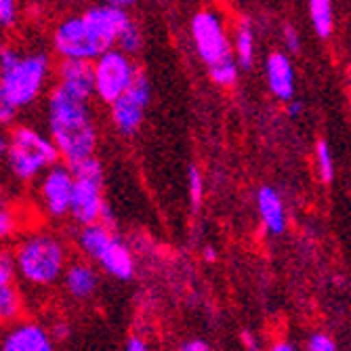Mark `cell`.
Wrapping results in <instances>:
<instances>
[{"label":"cell","mask_w":351,"mask_h":351,"mask_svg":"<svg viewBox=\"0 0 351 351\" xmlns=\"http://www.w3.org/2000/svg\"><path fill=\"white\" fill-rule=\"evenodd\" d=\"M152 104V82L145 70H139L133 86L126 90L120 99L110 106V120L114 129L124 135L133 137L145 120V110Z\"/></svg>","instance_id":"cell-10"},{"label":"cell","mask_w":351,"mask_h":351,"mask_svg":"<svg viewBox=\"0 0 351 351\" xmlns=\"http://www.w3.org/2000/svg\"><path fill=\"white\" fill-rule=\"evenodd\" d=\"M240 72H242V68H240V63H238L236 55H232V57H228V59H223V61H219V63H215V66L208 68L210 80H213L217 86H223V88L234 86V84L238 82V78H240Z\"/></svg>","instance_id":"cell-20"},{"label":"cell","mask_w":351,"mask_h":351,"mask_svg":"<svg viewBox=\"0 0 351 351\" xmlns=\"http://www.w3.org/2000/svg\"><path fill=\"white\" fill-rule=\"evenodd\" d=\"M257 210L261 223L267 234L282 236L289 226V215H286V204L280 196V191L271 185H263L257 191Z\"/></svg>","instance_id":"cell-14"},{"label":"cell","mask_w":351,"mask_h":351,"mask_svg":"<svg viewBox=\"0 0 351 351\" xmlns=\"http://www.w3.org/2000/svg\"><path fill=\"white\" fill-rule=\"evenodd\" d=\"M204 257H206V261H213V259H217V252H215V248H204Z\"/></svg>","instance_id":"cell-34"},{"label":"cell","mask_w":351,"mask_h":351,"mask_svg":"<svg viewBox=\"0 0 351 351\" xmlns=\"http://www.w3.org/2000/svg\"><path fill=\"white\" fill-rule=\"evenodd\" d=\"M179 351H210V349L202 341H189V343H183L179 347Z\"/></svg>","instance_id":"cell-30"},{"label":"cell","mask_w":351,"mask_h":351,"mask_svg":"<svg viewBox=\"0 0 351 351\" xmlns=\"http://www.w3.org/2000/svg\"><path fill=\"white\" fill-rule=\"evenodd\" d=\"M15 265L32 284H53L66 271V248L51 234H34L19 244Z\"/></svg>","instance_id":"cell-4"},{"label":"cell","mask_w":351,"mask_h":351,"mask_svg":"<svg viewBox=\"0 0 351 351\" xmlns=\"http://www.w3.org/2000/svg\"><path fill=\"white\" fill-rule=\"evenodd\" d=\"M55 3H63V5H72V3H78V0H55Z\"/></svg>","instance_id":"cell-37"},{"label":"cell","mask_w":351,"mask_h":351,"mask_svg":"<svg viewBox=\"0 0 351 351\" xmlns=\"http://www.w3.org/2000/svg\"><path fill=\"white\" fill-rule=\"evenodd\" d=\"M0 152L9 173L21 183L40 179L51 167L61 162L53 137L29 124H15L0 141Z\"/></svg>","instance_id":"cell-3"},{"label":"cell","mask_w":351,"mask_h":351,"mask_svg":"<svg viewBox=\"0 0 351 351\" xmlns=\"http://www.w3.org/2000/svg\"><path fill=\"white\" fill-rule=\"evenodd\" d=\"M70 167L76 177L70 217L80 228L97 223L104 215V208L108 206L106 196H104V187H106L104 165L97 156H90Z\"/></svg>","instance_id":"cell-6"},{"label":"cell","mask_w":351,"mask_h":351,"mask_svg":"<svg viewBox=\"0 0 351 351\" xmlns=\"http://www.w3.org/2000/svg\"><path fill=\"white\" fill-rule=\"evenodd\" d=\"M55 76L51 55L45 49L19 51L5 45L0 51V122L9 126L19 112L34 106Z\"/></svg>","instance_id":"cell-1"},{"label":"cell","mask_w":351,"mask_h":351,"mask_svg":"<svg viewBox=\"0 0 351 351\" xmlns=\"http://www.w3.org/2000/svg\"><path fill=\"white\" fill-rule=\"evenodd\" d=\"M11 228H13V217L9 213V208L3 206V213H0V236L7 238L11 234Z\"/></svg>","instance_id":"cell-27"},{"label":"cell","mask_w":351,"mask_h":351,"mask_svg":"<svg viewBox=\"0 0 351 351\" xmlns=\"http://www.w3.org/2000/svg\"><path fill=\"white\" fill-rule=\"evenodd\" d=\"M189 36L200 61L206 68L234 55V45L228 36V27L217 11L204 9L191 17Z\"/></svg>","instance_id":"cell-9"},{"label":"cell","mask_w":351,"mask_h":351,"mask_svg":"<svg viewBox=\"0 0 351 351\" xmlns=\"http://www.w3.org/2000/svg\"><path fill=\"white\" fill-rule=\"evenodd\" d=\"M17 293L11 284H0V313H3L5 320L13 317L17 313Z\"/></svg>","instance_id":"cell-23"},{"label":"cell","mask_w":351,"mask_h":351,"mask_svg":"<svg viewBox=\"0 0 351 351\" xmlns=\"http://www.w3.org/2000/svg\"><path fill=\"white\" fill-rule=\"evenodd\" d=\"M99 276L93 265L84 261H76L70 267H66V289L76 299H88L97 291Z\"/></svg>","instance_id":"cell-16"},{"label":"cell","mask_w":351,"mask_h":351,"mask_svg":"<svg viewBox=\"0 0 351 351\" xmlns=\"http://www.w3.org/2000/svg\"><path fill=\"white\" fill-rule=\"evenodd\" d=\"M51 49L59 59H88L95 61L112 49L93 23L82 15H68L55 23L51 32Z\"/></svg>","instance_id":"cell-7"},{"label":"cell","mask_w":351,"mask_h":351,"mask_svg":"<svg viewBox=\"0 0 351 351\" xmlns=\"http://www.w3.org/2000/svg\"><path fill=\"white\" fill-rule=\"evenodd\" d=\"M116 47L120 51H124L126 55H131V57L141 53V49H143V29H141V25L135 19H131L129 25L122 29V34H120Z\"/></svg>","instance_id":"cell-21"},{"label":"cell","mask_w":351,"mask_h":351,"mask_svg":"<svg viewBox=\"0 0 351 351\" xmlns=\"http://www.w3.org/2000/svg\"><path fill=\"white\" fill-rule=\"evenodd\" d=\"M187 187H189L191 206H194V210H200L202 200H204V179H202L200 169L194 167V165H191L189 171H187Z\"/></svg>","instance_id":"cell-22"},{"label":"cell","mask_w":351,"mask_h":351,"mask_svg":"<svg viewBox=\"0 0 351 351\" xmlns=\"http://www.w3.org/2000/svg\"><path fill=\"white\" fill-rule=\"evenodd\" d=\"M311 29L320 40H328L335 34V3L332 0H309Z\"/></svg>","instance_id":"cell-18"},{"label":"cell","mask_w":351,"mask_h":351,"mask_svg":"<svg viewBox=\"0 0 351 351\" xmlns=\"http://www.w3.org/2000/svg\"><path fill=\"white\" fill-rule=\"evenodd\" d=\"M126 351H147V345L139 337H133L129 345H126Z\"/></svg>","instance_id":"cell-31"},{"label":"cell","mask_w":351,"mask_h":351,"mask_svg":"<svg viewBox=\"0 0 351 351\" xmlns=\"http://www.w3.org/2000/svg\"><path fill=\"white\" fill-rule=\"evenodd\" d=\"M104 3H110V5H114V7H120V9H126L129 11L131 7H135L139 0H104Z\"/></svg>","instance_id":"cell-32"},{"label":"cell","mask_w":351,"mask_h":351,"mask_svg":"<svg viewBox=\"0 0 351 351\" xmlns=\"http://www.w3.org/2000/svg\"><path fill=\"white\" fill-rule=\"evenodd\" d=\"M74 171L68 162H57L55 167H51L38 183V194H40V202L43 208L53 217V219H61L70 215L72 210V196H74Z\"/></svg>","instance_id":"cell-11"},{"label":"cell","mask_w":351,"mask_h":351,"mask_svg":"<svg viewBox=\"0 0 351 351\" xmlns=\"http://www.w3.org/2000/svg\"><path fill=\"white\" fill-rule=\"evenodd\" d=\"M55 335H57V337H66L68 330H66V328H61V326H57V328H55Z\"/></svg>","instance_id":"cell-35"},{"label":"cell","mask_w":351,"mask_h":351,"mask_svg":"<svg viewBox=\"0 0 351 351\" xmlns=\"http://www.w3.org/2000/svg\"><path fill=\"white\" fill-rule=\"evenodd\" d=\"M265 70V82L267 88L280 104H289L295 99L297 93V76H295V66L289 53L274 51L265 57L263 63Z\"/></svg>","instance_id":"cell-13"},{"label":"cell","mask_w":351,"mask_h":351,"mask_svg":"<svg viewBox=\"0 0 351 351\" xmlns=\"http://www.w3.org/2000/svg\"><path fill=\"white\" fill-rule=\"evenodd\" d=\"M78 246L93 261H97L110 276L118 280H131L135 276V259L112 228L104 223L82 226L78 232Z\"/></svg>","instance_id":"cell-5"},{"label":"cell","mask_w":351,"mask_h":351,"mask_svg":"<svg viewBox=\"0 0 351 351\" xmlns=\"http://www.w3.org/2000/svg\"><path fill=\"white\" fill-rule=\"evenodd\" d=\"M303 110H305L303 101H297V99H293V101L286 104V114H289V118H299V116L303 114Z\"/></svg>","instance_id":"cell-28"},{"label":"cell","mask_w":351,"mask_h":351,"mask_svg":"<svg viewBox=\"0 0 351 351\" xmlns=\"http://www.w3.org/2000/svg\"><path fill=\"white\" fill-rule=\"evenodd\" d=\"M234 55L242 70H252L257 61V32L250 19H240L234 29Z\"/></svg>","instance_id":"cell-17"},{"label":"cell","mask_w":351,"mask_h":351,"mask_svg":"<svg viewBox=\"0 0 351 351\" xmlns=\"http://www.w3.org/2000/svg\"><path fill=\"white\" fill-rule=\"evenodd\" d=\"M282 45L289 55H299L303 51V40L299 36V29L293 23L282 25Z\"/></svg>","instance_id":"cell-24"},{"label":"cell","mask_w":351,"mask_h":351,"mask_svg":"<svg viewBox=\"0 0 351 351\" xmlns=\"http://www.w3.org/2000/svg\"><path fill=\"white\" fill-rule=\"evenodd\" d=\"M242 341H244V347H246V351H261V347H259L257 339L252 337V332L244 330V332H242Z\"/></svg>","instance_id":"cell-29"},{"label":"cell","mask_w":351,"mask_h":351,"mask_svg":"<svg viewBox=\"0 0 351 351\" xmlns=\"http://www.w3.org/2000/svg\"><path fill=\"white\" fill-rule=\"evenodd\" d=\"M307 351H337V345L335 341L328 337V335H311L309 341H307Z\"/></svg>","instance_id":"cell-26"},{"label":"cell","mask_w":351,"mask_h":351,"mask_svg":"<svg viewBox=\"0 0 351 351\" xmlns=\"http://www.w3.org/2000/svg\"><path fill=\"white\" fill-rule=\"evenodd\" d=\"M55 84L68 90L74 97L93 101L97 97V78L95 61L88 59H59L55 66Z\"/></svg>","instance_id":"cell-12"},{"label":"cell","mask_w":351,"mask_h":351,"mask_svg":"<svg viewBox=\"0 0 351 351\" xmlns=\"http://www.w3.org/2000/svg\"><path fill=\"white\" fill-rule=\"evenodd\" d=\"M45 116L47 133L53 137L63 162L76 165L84 158L95 156L99 145V131L90 101L74 97L68 90L53 84L47 95Z\"/></svg>","instance_id":"cell-2"},{"label":"cell","mask_w":351,"mask_h":351,"mask_svg":"<svg viewBox=\"0 0 351 351\" xmlns=\"http://www.w3.org/2000/svg\"><path fill=\"white\" fill-rule=\"evenodd\" d=\"M271 351H297V349L293 345H289V343H276L271 347Z\"/></svg>","instance_id":"cell-33"},{"label":"cell","mask_w":351,"mask_h":351,"mask_svg":"<svg viewBox=\"0 0 351 351\" xmlns=\"http://www.w3.org/2000/svg\"><path fill=\"white\" fill-rule=\"evenodd\" d=\"M347 82H349V86H351V61L347 63Z\"/></svg>","instance_id":"cell-36"},{"label":"cell","mask_w":351,"mask_h":351,"mask_svg":"<svg viewBox=\"0 0 351 351\" xmlns=\"http://www.w3.org/2000/svg\"><path fill=\"white\" fill-rule=\"evenodd\" d=\"M19 19V0H0V25L11 29Z\"/></svg>","instance_id":"cell-25"},{"label":"cell","mask_w":351,"mask_h":351,"mask_svg":"<svg viewBox=\"0 0 351 351\" xmlns=\"http://www.w3.org/2000/svg\"><path fill=\"white\" fill-rule=\"evenodd\" d=\"M139 66L131 55H126L118 47L108 49L95 59V78H97V99L112 106L116 99L129 90L139 74Z\"/></svg>","instance_id":"cell-8"},{"label":"cell","mask_w":351,"mask_h":351,"mask_svg":"<svg viewBox=\"0 0 351 351\" xmlns=\"http://www.w3.org/2000/svg\"><path fill=\"white\" fill-rule=\"evenodd\" d=\"M3 351H55L51 337L36 324L15 326L3 343Z\"/></svg>","instance_id":"cell-15"},{"label":"cell","mask_w":351,"mask_h":351,"mask_svg":"<svg viewBox=\"0 0 351 351\" xmlns=\"http://www.w3.org/2000/svg\"><path fill=\"white\" fill-rule=\"evenodd\" d=\"M313 162H315V173H317V177H320V181L330 185L337 177V165H335V154H332L328 141H324V139L315 141Z\"/></svg>","instance_id":"cell-19"}]
</instances>
